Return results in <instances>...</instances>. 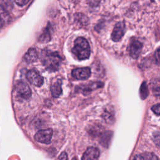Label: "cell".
<instances>
[{
    "instance_id": "cell-7",
    "label": "cell",
    "mask_w": 160,
    "mask_h": 160,
    "mask_svg": "<svg viewBox=\"0 0 160 160\" xmlns=\"http://www.w3.org/2000/svg\"><path fill=\"white\" fill-rule=\"evenodd\" d=\"M125 32V24L123 22H118L111 33V39L113 41L118 42L121 39Z\"/></svg>"
},
{
    "instance_id": "cell-10",
    "label": "cell",
    "mask_w": 160,
    "mask_h": 160,
    "mask_svg": "<svg viewBox=\"0 0 160 160\" xmlns=\"http://www.w3.org/2000/svg\"><path fill=\"white\" fill-rule=\"evenodd\" d=\"M24 60L28 63H31L38 59V53L34 48H30L23 57Z\"/></svg>"
},
{
    "instance_id": "cell-17",
    "label": "cell",
    "mask_w": 160,
    "mask_h": 160,
    "mask_svg": "<svg viewBox=\"0 0 160 160\" xmlns=\"http://www.w3.org/2000/svg\"><path fill=\"white\" fill-rule=\"evenodd\" d=\"M154 59L157 64L160 65V48L158 49L154 52Z\"/></svg>"
},
{
    "instance_id": "cell-8",
    "label": "cell",
    "mask_w": 160,
    "mask_h": 160,
    "mask_svg": "<svg viewBox=\"0 0 160 160\" xmlns=\"http://www.w3.org/2000/svg\"><path fill=\"white\" fill-rule=\"evenodd\" d=\"M72 76L77 79H86L91 76V69L88 67L76 68L72 70Z\"/></svg>"
},
{
    "instance_id": "cell-1",
    "label": "cell",
    "mask_w": 160,
    "mask_h": 160,
    "mask_svg": "<svg viewBox=\"0 0 160 160\" xmlns=\"http://www.w3.org/2000/svg\"><path fill=\"white\" fill-rule=\"evenodd\" d=\"M72 52L80 60L89 58L91 53L89 42L82 37L78 38L74 41V46L72 49Z\"/></svg>"
},
{
    "instance_id": "cell-2",
    "label": "cell",
    "mask_w": 160,
    "mask_h": 160,
    "mask_svg": "<svg viewBox=\"0 0 160 160\" xmlns=\"http://www.w3.org/2000/svg\"><path fill=\"white\" fill-rule=\"evenodd\" d=\"M41 59L44 66L49 71H56L61 62V58L56 52L44 51L42 52Z\"/></svg>"
},
{
    "instance_id": "cell-20",
    "label": "cell",
    "mask_w": 160,
    "mask_h": 160,
    "mask_svg": "<svg viewBox=\"0 0 160 160\" xmlns=\"http://www.w3.org/2000/svg\"><path fill=\"white\" fill-rule=\"evenodd\" d=\"M59 160H68V155L66 152H62L59 155Z\"/></svg>"
},
{
    "instance_id": "cell-12",
    "label": "cell",
    "mask_w": 160,
    "mask_h": 160,
    "mask_svg": "<svg viewBox=\"0 0 160 160\" xmlns=\"http://www.w3.org/2000/svg\"><path fill=\"white\" fill-rule=\"evenodd\" d=\"M103 86V83L101 82H94L88 84H86L81 86V89L84 91H91L94 89L101 88Z\"/></svg>"
},
{
    "instance_id": "cell-3",
    "label": "cell",
    "mask_w": 160,
    "mask_h": 160,
    "mask_svg": "<svg viewBox=\"0 0 160 160\" xmlns=\"http://www.w3.org/2000/svg\"><path fill=\"white\" fill-rule=\"evenodd\" d=\"M52 136V130L49 128V129L39 131L35 134L34 139L36 141L39 142L48 144L51 142Z\"/></svg>"
},
{
    "instance_id": "cell-19",
    "label": "cell",
    "mask_w": 160,
    "mask_h": 160,
    "mask_svg": "<svg viewBox=\"0 0 160 160\" xmlns=\"http://www.w3.org/2000/svg\"><path fill=\"white\" fill-rule=\"evenodd\" d=\"M152 92H153V94H154V96H160V85L154 87L153 88Z\"/></svg>"
},
{
    "instance_id": "cell-16",
    "label": "cell",
    "mask_w": 160,
    "mask_h": 160,
    "mask_svg": "<svg viewBox=\"0 0 160 160\" xmlns=\"http://www.w3.org/2000/svg\"><path fill=\"white\" fill-rule=\"evenodd\" d=\"M143 156L145 160H158L157 157L152 153H146Z\"/></svg>"
},
{
    "instance_id": "cell-21",
    "label": "cell",
    "mask_w": 160,
    "mask_h": 160,
    "mask_svg": "<svg viewBox=\"0 0 160 160\" xmlns=\"http://www.w3.org/2000/svg\"><path fill=\"white\" fill-rule=\"evenodd\" d=\"M15 2L16 4H18L19 6H24L26 4H27L28 2V1H26V0H22V1H15Z\"/></svg>"
},
{
    "instance_id": "cell-22",
    "label": "cell",
    "mask_w": 160,
    "mask_h": 160,
    "mask_svg": "<svg viewBox=\"0 0 160 160\" xmlns=\"http://www.w3.org/2000/svg\"><path fill=\"white\" fill-rule=\"evenodd\" d=\"M133 160H145V159H144V157L143 155L137 154L134 156Z\"/></svg>"
},
{
    "instance_id": "cell-13",
    "label": "cell",
    "mask_w": 160,
    "mask_h": 160,
    "mask_svg": "<svg viewBox=\"0 0 160 160\" xmlns=\"http://www.w3.org/2000/svg\"><path fill=\"white\" fill-rule=\"evenodd\" d=\"M51 39L50 34L48 31V29L44 30V31L41 34V35L39 38V41L41 42H46L49 41Z\"/></svg>"
},
{
    "instance_id": "cell-15",
    "label": "cell",
    "mask_w": 160,
    "mask_h": 160,
    "mask_svg": "<svg viewBox=\"0 0 160 160\" xmlns=\"http://www.w3.org/2000/svg\"><path fill=\"white\" fill-rule=\"evenodd\" d=\"M110 139V134L109 132H108V133H105L102 137L101 138V143L103 145V146H108V144L109 143V141Z\"/></svg>"
},
{
    "instance_id": "cell-6",
    "label": "cell",
    "mask_w": 160,
    "mask_h": 160,
    "mask_svg": "<svg viewBox=\"0 0 160 160\" xmlns=\"http://www.w3.org/2000/svg\"><path fill=\"white\" fill-rule=\"evenodd\" d=\"M142 48V43L138 40L134 39L131 41L128 47V52L131 57L136 59L139 56Z\"/></svg>"
},
{
    "instance_id": "cell-14",
    "label": "cell",
    "mask_w": 160,
    "mask_h": 160,
    "mask_svg": "<svg viewBox=\"0 0 160 160\" xmlns=\"http://www.w3.org/2000/svg\"><path fill=\"white\" fill-rule=\"evenodd\" d=\"M140 95L142 99L146 98L148 95V88L146 82H143L140 88Z\"/></svg>"
},
{
    "instance_id": "cell-24",
    "label": "cell",
    "mask_w": 160,
    "mask_h": 160,
    "mask_svg": "<svg viewBox=\"0 0 160 160\" xmlns=\"http://www.w3.org/2000/svg\"><path fill=\"white\" fill-rule=\"evenodd\" d=\"M72 160H78V159H77V158L75 157V158H73Z\"/></svg>"
},
{
    "instance_id": "cell-23",
    "label": "cell",
    "mask_w": 160,
    "mask_h": 160,
    "mask_svg": "<svg viewBox=\"0 0 160 160\" xmlns=\"http://www.w3.org/2000/svg\"><path fill=\"white\" fill-rule=\"evenodd\" d=\"M2 26V21L0 19V27H1Z\"/></svg>"
},
{
    "instance_id": "cell-9",
    "label": "cell",
    "mask_w": 160,
    "mask_h": 160,
    "mask_svg": "<svg viewBox=\"0 0 160 160\" xmlns=\"http://www.w3.org/2000/svg\"><path fill=\"white\" fill-rule=\"evenodd\" d=\"M99 156V150L96 147H89L84 152L82 160H97Z\"/></svg>"
},
{
    "instance_id": "cell-5",
    "label": "cell",
    "mask_w": 160,
    "mask_h": 160,
    "mask_svg": "<svg viewBox=\"0 0 160 160\" xmlns=\"http://www.w3.org/2000/svg\"><path fill=\"white\" fill-rule=\"evenodd\" d=\"M26 78L28 81L35 86L40 87L43 84V78L35 70H29L26 73Z\"/></svg>"
},
{
    "instance_id": "cell-18",
    "label": "cell",
    "mask_w": 160,
    "mask_h": 160,
    "mask_svg": "<svg viewBox=\"0 0 160 160\" xmlns=\"http://www.w3.org/2000/svg\"><path fill=\"white\" fill-rule=\"evenodd\" d=\"M151 110L157 115H160V104H157L151 107Z\"/></svg>"
},
{
    "instance_id": "cell-11",
    "label": "cell",
    "mask_w": 160,
    "mask_h": 160,
    "mask_svg": "<svg viewBox=\"0 0 160 160\" xmlns=\"http://www.w3.org/2000/svg\"><path fill=\"white\" fill-rule=\"evenodd\" d=\"M62 82L60 79L57 80L54 82L51 86V91L52 96L54 98L59 97L62 93V88H61Z\"/></svg>"
},
{
    "instance_id": "cell-4",
    "label": "cell",
    "mask_w": 160,
    "mask_h": 160,
    "mask_svg": "<svg viewBox=\"0 0 160 160\" xmlns=\"http://www.w3.org/2000/svg\"><path fill=\"white\" fill-rule=\"evenodd\" d=\"M17 94L22 99H28L31 96V91L29 87L24 82L19 81L16 85Z\"/></svg>"
}]
</instances>
